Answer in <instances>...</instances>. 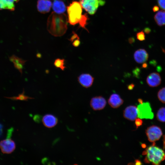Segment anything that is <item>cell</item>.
I'll use <instances>...</instances> for the list:
<instances>
[{
    "mask_svg": "<svg viewBox=\"0 0 165 165\" xmlns=\"http://www.w3.org/2000/svg\"><path fill=\"white\" fill-rule=\"evenodd\" d=\"M68 22L67 17L65 14L52 12L47 19V29L52 35L55 37L61 36L66 33Z\"/></svg>",
    "mask_w": 165,
    "mask_h": 165,
    "instance_id": "cell-1",
    "label": "cell"
},
{
    "mask_svg": "<svg viewBox=\"0 0 165 165\" xmlns=\"http://www.w3.org/2000/svg\"><path fill=\"white\" fill-rule=\"evenodd\" d=\"M146 155L144 161L146 163H151L158 165L165 159V152L161 148L156 146L155 143L147 148L143 152Z\"/></svg>",
    "mask_w": 165,
    "mask_h": 165,
    "instance_id": "cell-2",
    "label": "cell"
},
{
    "mask_svg": "<svg viewBox=\"0 0 165 165\" xmlns=\"http://www.w3.org/2000/svg\"><path fill=\"white\" fill-rule=\"evenodd\" d=\"M82 7L79 2L73 1L67 7L68 22L74 25L79 23L82 16Z\"/></svg>",
    "mask_w": 165,
    "mask_h": 165,
    "instance_id": "cell-3",
    "label": "cell"
},
{
    "mask_svg": "<svg viewBox=\"0 0 165 165\" xmlns=\"http://www.w3.org/2000/svg\"><path fill=\"white\" fill-rule=\"evenodd\" d=\"M137 116L141 119H152L154 118V114L152 112L150 105L148 102H142L138 105Z\"/></svg>",
    "mask_w": 165,
    "mask_h": 165,
    "instance_id": "cell-4",
    "label": "cell"
},
{
    "mask_svg": "<svg viewBox=\"0 0 165 165\" xmlns=\"http://www.w3.org/2000/svg\"><path fill=\"white\" fill-rule=\"evenodd\" d=\"M82 7L89 14L95 13L99 5L100 0H79Z\"/></svg>",
    "mask_w": 165,
    "mask_h": 165,
    "instance_id": "cell-5",
    "label": "cell"
},
{
    "mask_svg": "<svg viewBox=\"0 0 165 165\" xmlns=\"http://www.w3.org/2000/svg\"><path fill=\"white\" fill-rule=\"evenodd\" d=\"M146 134L148 141L151 142H154L160 139L162 135V132L160 127L153 125L147 128Z\"/></svg>",
    "mask_w": 165,
    "mask_h": 165,
    "instance_id": "cell-6",
    "label": "cell"
},
{
    "mask_svg": "<svg viewBox=\"0 0 165 165\" xmlns=\"http://www.w3.org/2000/svg\"><path fill=\"white\" fill-rule=\"evenodd\" d=\"M15 148V142L10 138H7L0 142V148L3 154H10L14 151Z\"/></svg>",
    "mask_w": 165,
    "mask_h": 165,
    "instance_id": "cell-7",
    "label": "cell"
},
{
    "mask_svg": "<svg viewBox=\"0 0 165 165\" xmlns=\"http://www.w3.org/2000/svg\"><path fill=\"white\" fill-rule=\"evenodd\" d=\"M106 104V101L105 99L101 96L93 97L90 101V106L94 110H100L103 109Z\"/></svg>",
    "mask_w": 165,
    "mask_h": 165,
    "instance_id": "cell-8",
    "label": "cell"
},
{
    "mask_svg": "<svg viewBox=\"0 0 165 165\" xmlns=\"http://www.w3.org/2000/svg\"><path fill=\"white\" fill-rule=\"evenodd\" d=\"M94 78L88 73H82L78 77V81L83 87L88 88L92 85Z\"/></svg>",
    "mask_w": 165,
    "mask_h": 165,
    "instance_id": "cell-9",
    "label": "cell"
},
{
    "mask_svg": "<svg viewBox=\"0 0 165 165\" xmlns=\"http://www.w3.org/2000/svg\"><path fill=\"white\" fill-rule=\"evenodd\" d=\"M124 117L131 121L135 120L137 116V107L134 105L127 107L123 112Z\"/></svg>",
    "mask_w": 165,
    "mask_h": 165,
    "instance_id": "cell-10",
    "label": "cell"
},
{
    "mask_svg": "<svg viewBox=\"0 0 165 165\" xmlns=\"http://www.w3.org/2000/svg\"><path fill=\"white\" fill-rule=\"evenodd\" d=\"M58 121L57 118L51 114H46L42 118V122L44 125L48 128L55 126Z\"/></svg>",
    "mask_w": 165,
    "mask_h": 165,
    "instance_id": "cell-11",
    "label": "cell"
},
{
    "mask_svg": "<svg viewBox=\"0 0 165 165\" xmlns=\"http://www.w3.org/2000/svg\"><path fill=\"white\" fill-rule=\"evenodd\" d=\"M52 6V3L50 0H38L37 9L39 12L45 14L48 13Z\"/></svg>",
    "mask_w": 165,
    "mask_h": 165,
    "instance_id": "cell-12",
    "label": "cell"
},
{
    "mask_svg": "<svg viewBox=\"0 0 165 165\" xmlns=\"http://www.w3.org/2000/svg\"><path fill=\"white\" fill-rule=\"evenodd\" d=\"M146 82L148 86L150 87H156L161 83L160 76L157 73H151L147 76Z\"/></svg>",
    "mask_w": 165,
    "mask_h": 165,
    "instance_id": "cell-13",
    "label": "cell"
},
{
    "mask_svg": "<svg viewBox=\"0 0 165 165\" xmlns=\"http://www.w3.org/2000/svg\"><path fill=\"white\" fill-rule=\"evenodd\" d=\"M9 59L13 63L15 68L18 70L22 75L24 66L27 61L23 60L15 55L9 57Z\"/></svg>",
    "mask_w": 165,
    "mask_h": 165,
    "instance_id": "cell-14",
    "label": "cell"
},
{
    "mask_svg": "<svg viewBox=\"0 0 165 165\" xmlns=\"http://www.w3.org/2000/svg\"><path fill=\"white\" fill-rule=\"evenodd\" d=\"M148 54L144 49H138L134 54V60L138 63L141 64L145 62L148 60Z\"/></svg>",
    "mask_w": 165,
    "mask_h": 165,
    "instance_id": "cell-15",
    "label": "cell"
},
{
    "mask_svg": "<svg viewBox=\"0 0 165 165\" xmlns=\"http://www.w3.org/2000/svg\"><path fill=\"white\" fill-rule=\"evenodd\" d=\"M108 102L112 108H117L123 104V101L119 94L115 93L111 95Z\"/></svg>",
    "mask_w": 165,
    "mask_h": 165,
    "instance_id": "cell-16",
    "label": "cell"
},
{
    "mask_svg": "<svg viewBox=\"0 0 165 165\" xmlns=\"http://www.w3.org/2000/svg\"><path fill=\"white\" fill-rule=\"evenodd\" d=\"M20 0H0V10L7 9L14 11L15 4Z\"/></svg>",
    "mask_w": 165,
    "mask_h": 165,
    "instance_id": "cell-17",
    "label": "cell"
},
{
    "mask_svg": "<svg viewBox=\"0 0 165 165\" xmlns=\"http://www.w3.org/2000/svg\"><path fill=\"white\" fill-rule=\"evenodd\" d=\"M52 6L54 12L58 14L63 13L66 9L65 4L61 0H54Z\"/></svg>",
    "mask_w": 165,
    "mask_h": 165,
    "instance_id": "cell-18",
    "label": "cell"
},
{
    "mask_svg": "<svg viewBox=\"0 0 165 165\" xmlns=\"http://www.w3.org/2000/svg\"><path fill=\"white\" fill-rule=\"evenodd\" d=\"M154 19L158 25L161 26L165 25V11L162 10L158 12Z\"/></svg>",
    "mask_w": 165,
    "mask_h": 165,
    "instance_id": "cell-19",
    "label": "cell"
},
{
    "mask_svg": "<svg viewBox=\"0 0 165 165\" xmlns=\"http://www.w3.org/2000/svg\"><path fill=\"white\" fill-rule=\"evenodd\" d=\"M25 91L24 89H23L22 93L19 94L17 96H14L12 97H5L12 100H20L24 101H28V99H34V98L29 97L28 96L25 95L24 94Z\"/></svg>",
    "mask_w": 165,
    "mask_h": 165,
    "instance_id": "cell-20",
    "label": "cell"
},
{
    "mask_svg": "<svg viewBox=\"0 0 165 165\" xmlns=\"http://www.w3.org/2000/svg\"><path fill=\"white\" fill-rule=\"evenodd\" d=\"M65 60L64 59L57 58L54 62V66L57 68H59L62 71H64L66 67L64 65Z\"/></svg>",
    "mask_w": 165,
    "mask_h": 165,
    "instance_id": "cell-21",
    "label": "cell"
},
{
    "mask_svg": "<svg viewBox=\"0 0 165 165\" xmlns=\"http://www.w3.org/2000/svg\"><path fill=\"white\" fill-rule=\"evenodd\" d=\"M156 117L158 120L160 122H165V108H160L158 111Z\"/></svg>",
    "mask_w": 165,
    "mask_h": 165,
    "instance_id": "cell-22",
    "label": "cell"
},
{
    "mask_svg": "<svg viewBox=\"0 0 165 165\" xmlns=\"http://www.w3.org/2000/svg\"><path fill=\"white\" fill-rule=\"evenodd\" d=\"M88 17L86 13L82 15V17L79 22L80 26L82 28L87 30L85 27L87 24Z\"/></svg>",
    "mask_w": 165,
    "mask_h": 165,
    "instance_id": "cell-23",
    "label": "cell"
},
{
    "mask_svg": "<svg viewBox=\"0 0 165 165\" xmlns=\"http://www.w3.org/2000/svg\"><path fill=\"white\" fill-rule=\"evenodd\" d=\"M157 95L159 100L162 102L165 103V87L160 90Z\"/></svg>",
    "mask_w": 165,
    "mask_h": 165,
    "instance_id": "cell-24",
    "label": "cell"
},
{
    "mask_svg": "<svg viewBox=\"0 0 165 165\" xmlns=\"http://www.w3.org/2000/svg\"><path fill=\"white\" fill-rule=\"evenodd\" d=\"M136 37L137 39L140 41H143L145 39V36L144 32L142 31L137 33Z\"/></svg>",
    "mask_w": 165,
    "mask_h": 165,
    "instance_id": "cell-25",
    "label": "cell"
},
{
    "mask_svg": "<svg viewBox=\"0 0 165 165\" xmlns=\"http://www.w3.org/2000/svg\"><path fill=\"white\" fill-rule=\"evenodd\" d=\"M157 2L160 7L165 10V0H158Z\"/></svg>",
    "mask_w": 165,
    "mask_h": 165,
    "instance_id": "cell-26",
    "label": "cell"
},
{
    "mask_svg": "<svg viewBox=\"0 0 165 165\" xmlns=\"http://www.w3.org/2000/svg\"><path fill=\"white\" fill-rule=\"evenodd\" d=\"M135 120V124L137 128L141 126L142 125L143 122L141 119L139 118L138 119L136 118Z\"/></svg>",
    "mask_w": 165,
    "mask_h": 165,
    "instance_id": "cell-27",
    "label": "cell"
},
{
    "mask_svg": "<svg viewBox=\"0 0 165 165\" xmlns=\"http://www.w3.org/2000/svg\"><path fill=\"white\" fill-rule=\"evenodd\" d=\"M80 44V42L79 39H76L74 40L72 44L73 46L75 47H78Z\"/></svg>",
    "mask_w": 165,
    "mask_h": 165,
    "instance_id": "cell-28",
    "label": "cell"
},
{
    "mask_svg": "<svg viewBox=\"0 0 165 165\" xmlns=\"http://www.w3.org/2000/svg\"><path fill=\"white\" fill-rule=\"evenodd\" d=\"M79 39V36L75 33H74L73 35L72 36L69 40L71 42H73L74 40L76 39Z\"/></svg>",
    "mask_w": 165,
    "mask_h": 165,
    "instance_id": "cell-29",
    "label": "cell"
},
{
    "mask_svg": "<svg viewBox=\"0 0 165 165\" xmlns=\"http://www.w3.org/2000/svg\"><path fill=\"white\" fill-rule=\"evenodd\" d=\"M139 72H140V69L139 68H135L134 70V71L133 72L134 75L136 77H138V76L139 75Z\"/></svg>",
    "mask_w": 165,
    "mask_h": 165,
    "instance_id": "cell-30",
    "label": "cell"
},
{
    "mask_svg": "<svg viewBox=\"0 0 165 165\" xmlns=\"http://www.w3.org/2000/svg\"><path fill=\"white\" fill-rule=\"evenodd\" d=\"M134 86V84L132 83L129 85L127 86V88L129 90H132L133 89Z\"/></svg>",
    "mask_w": 165,
    "mask_h": 165,
    "instance_id": "cell-31",
    "label": "cell"
},
{
    "mask_svg": "<svg viewBox=\"0 0 165 165\" xmlns=\"http://www.w3.org/2000/svg\"><path fill=\"white\" fill-rule=\"evenodd\" d=\"M144 31L145 33L148 34L150 33L151 31V30L149 28L147 27L144 29Z\"/></svg>",
    "mask_w": 165,
    "mask_h": 165,
    "instance_id": "cell-32",
    "label": "cell"
},
{
    "mask_svg": "<svg viewBox=\"0 0 165 165\" xmlns=\"http://www.w3.org/2000/svg\"><path fill=\"white\" fill-rule=\"evenodd\" d=\"M134 38L131 37L130 38L128 39V41L130 43L132 44L134 42Z\"/></svg>",
    "mask_w": 165,
    "mask_h": 165,
    "instance_id": "cell-33",
    "label": "cell"
},
{
    "mask_svg": "<svg viewBox=\"0 0 165 165\" xmlns=\"http://www.w3.org/2000/svg\"><path fill=\"white\" fill-rule=\"evenodd\" d=\"M152 9L153 12H156L159 10V7L157 6H155L153 7Z\"/></svg>",
    "mask_w": 165,
    "mask_h": 165,
    "instance_id": "cell-34",
    "label": "cell"
},
{
    "mask_svg": "<svg viewBox=\"0 0 165 165\" xmlns=\"http://www.w3.org/2000/svg\"><path fill=\"white\" fill-rule=\"evenodd\" d=\"M163 147L165 149V135L163 136Z\"/></svg>",
    "mask_w": 165,
    "mask_h": 165,
    "instance_id": "cell-35",
    "label": "cell"
},
{
    "mask_svg": "<svg viewBox=\"0 0 165 165\" xmlns=\"http://www.w3.org/2000/svg\"><path fill=\"white\" fill-rule=\"evenodd\" d=\"M147 67V64L146 63H144L142 65V67L144 68H145Z\"/></svg>",
    "mask_w": 165,
    "mask_h": 165,
    "instance_id": "cell-36",
    "label": "cell"
},
{
    "mask_svg": "<svg viewBox=\"0 0 165 165\" xmlns=\"http://www.w3.org/2000/svg\"><path fill=\"white\" fill-rule=\"evenodd\" d=\"M136 164H141V162L138 160H137L136 161Z\"/></svg>",
    "mask_w": 165,
    "mask_h": 165,
    "instance_id": "cell-37",
    "label": "cell"
},
{
    "mask_svg": "<svg viewBox=\"0 0 165 165\" xmlns=\"http://www.w3.org/2000/svg\"><path fill=\"white\" fill-rule=\"evenodd\" d=\"M138 101L139 102V103H141L143 102L142 100L141 99H139Z\"/></svg>",
    "mask_w": 165,
    "mask_h": 165,
    "instance_id": "cell-38",
    "label": "cell"
},
{
    "mask_svg": "<svg viewBox=\"0 0 165 165\" xmlns=\"http://www.w3.org/2000/svg\"><path fill=\"white\" fill-rule=\"evenodd\" d=\"M36 56L38 57H41V55L40 54L39 55V54L38 53L37 54Z\"/></svg>",
    "mask_w": 165,
    "mask_h": 165,
    "instance_id": "cell-39",
    "label": "cell"
}]
</instances>
